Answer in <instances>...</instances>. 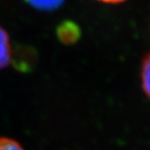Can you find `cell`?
I'll list each match as a JSON object with an SVG mask.
<instances>
[{"label":"cell","instance_id":"6da1fadb","mask_svg":"<svg viewBox=\"0 0 150 150\" xmlns=\"http://www.w3.org/2000/svg\"><path fill=\"white\" fill-rule=\"evenodd\" d=\"M11 59L10 39L4 29L0 28V69L6 67Z\"/></svg>","mask_w":150,"mask_h":150},{"label":"cell","instance_id":"7a4b0ae2","mask_svg":"<svg viewBox=\"0 0 150 150\" xmlns=\"http://www.w3.org/2000/svg\"><path fill=\"white\" fill-rule=\"evenodd\" d=\"M32 7L42 11H52L61 7L64 0H25Z\"/></svg>","mask_w":150,"mask_h":150},{"label":"cell","instance_id":"3957f363","mask_svg":"<svg viewBox=\"0 0 150 150\" xmlns=\"http://www.w3.org/2000/svg\"><path fill=\"white\" fill-rule=\"evenodd\" d=\"M142 85L146 96L150 98V54L146 56L142 62Z\"/></svg>","mask_w":150,"mask_h":150},{"label":"cell","instance_id":"277c9868","mask_svg":"<svg viewBox=\"0 0 150 150\" xmlns=\"http://www.w3.org/2000/svg\"><path fill=\"white\" fill-rule=\"evenodd\" d=\"M59 37L64 42H72L78 37V29L76 26L71 25H62V28L59 30Z\"/></svg>","mask_w":150,"mask_h":150},{"label":"cell","instance_id":"5b68a950","mask_svg":"<svg viewBox=\"0 0 150 150\" xmlns=\"http://www.w3.org/2000/svg\"><path fill=\"white\" fill-rule=\"evenodd\" d=\"M0 150H23L19 142L11 139L0 137Z\"/></svg>","mask_w":150,"mask_h":150},{"label":"cell","instance_id":"8992f818","mask_svg":"<svg viewBox=\"0 0 150 150\" xmlns=\"http://www.w3.org/2000/svg\"><path fill=\"white\" fill-rule=\"evenodd\" d=\"M98 1L107 3V4H118V3H122L126 1V0H98Z\"/></svg>","mask_w":150,"mask_h":150}]
</instances>
